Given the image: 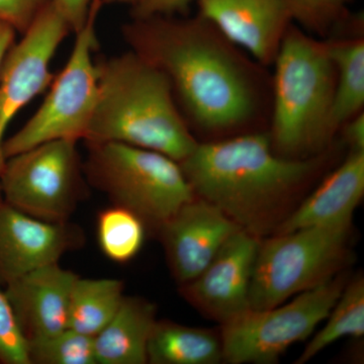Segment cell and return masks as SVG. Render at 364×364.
<instances>
[{
  "mask_svg": "<svg viewBox=\"0 0 364 364\" xmlns=\"http://www.w3.org/2000/svg\"><path fill=\"white\" fill-rule=\"evenodd\" d=\"M131 51L168 77L184 119L208 134L242 132L264 117L272 80L212 23L156 16L123 26Z\"/></svg>",
  "mask_w": 364,
  "mask_h": 364,
  "instance_id": "6da1fadb",
  "label": "cell"
},
{
  "mask_svg": "<svg viewBox=\"0 0 364 364\" xmlns=\"http://www.w3.org/2000/svg\"><path fill=\"white\" fill-rule=\"evenodd\" d=\"M179 164L196 196L261 238L287 218V207L320 168L321 158L280 156L269 134L252 131L198 142Z\"/></svg>",
  "mask_w": 364,
  "mask_h": 364,
  "instance_id": "7a4b0ae2",
  "label": "cell"
},
{
  "mask_svg": "<svg viewBox=\"0 0 364 364\" xmlns=\"http://www.w3.org/2000/svg\"><path fill=\"white\" fill-rule=\"evenodd\" d=\"M98 93L86 143H123L181 162L198 141L158 67L130 51L97 62Z\"/></svg>",
  "mask_w": 364,
  "mask_h": 364,
  "instance_id": "3957f363",
  "label": "cell"
},
{
  "mask_svg": "<svg viewBox=\"0 0 364 364\" xmlns=\"http://www.w3.org/2000/svg\"><path fill=\"white\" fill-rule=\"evenodd\" d=\"M273 65L270 132L280 156L308 158L331 142L336 71L327 40L289 26Z\"/></svg>",
  "mask_w": 364,
  "mask_h": 364,
  "instance_id": "277c9868",
  "label": "cell"
},
{
  "mask_svg": "<svg viewBox=\"0 0 364 364\" xmlns=\"http://www.w3.org/2000/svg\"><path fill=\"white\" fill-rule=\"evenodd\" d=\"M86 144V181L112 205L135 213L146 227L158 232L196 196L181 164L162 153L123 143Z\"/></svg>",
  "mask_w": 364,
  "mask_h": 364,
  "instance_id": "5b68a950",
  "label": "cell"
},
{
  "mask_svg": "<svg viewBox=\"0 0 364 364\" xmlns=\"http://www.w3.org/2000/svg\"><path fill=\"white\" fill-rule=\"evenodd\" d=\"M351 221L301 228L260 241L249 305L265 310L336 277L348 256Z\"/></svg>",
  "mask_w": 364,
  "mask_h": 364,
  "instance_id": "8992f818",
  "label": "cell"
},
{
  "mask_svg": "<svg viewBox=\"0 0 364 364\" xmlns=\"http://www.w3.org/2000/svg\"><path fill=\"white\" fill-rule=\"evenodd\" d=\"M102 0H93L85 25L75 33V44L65 67L53 79L51 90L40 109L4 144L9 158L53 140H85L97 105V64L95 21Z\"/></svg>",
  "mask_w": 364,
  "mask_h": 364,
  "instance_id": "52a82bcc",
  "label": "cell"
},
{
  "mask_svg": "<svg viewBox=\"0 0 364 364\" xmlns=\"http://www.w3.org/2000/svg\"><path fill=\"white\" fill-rule=\"evenodd\" d=\"M346 286L334 277L299 294L287 304L265 310L249 309L222 324L223 361L231 364H272L294 343L310 337L328 315Z\"/></svg>",
  "mask_w": 364,
  "mask_h": 364,
  "instance_id": "ba28073f",
  "label": "cell"
},
{
  "mask_svg": "<svg viewBox=\"0 0 364 364\" xmlns=\"http://www.w3.org/2000/svg\"><path fill=\"white\" fill-rule=\"evenodd\" d=\"M77 141L53 140L6 158L0 171L4 202L43 221L69 222L85 195Z\"/></svg>",
  "mask_w": 364,
  "mask_h": 364,
  "instance_id": "9c48e42d",
  "label": "cell"
},
{
  "mask_svg": "<svg viewBox=\"0 0 364 364\" xmlns=\"http://www.w3.org/2000/svg\"><path fill=\"white\" fill-rule=\"evenodd\" d=\"M71 32L52 1L7 53L0 71V171L6 162L4 144L9 124L23 107L51 85L53 57Z\"/></svg>",
  "mask_w": 364,
  "mask_h": 364,
  "instance_id": "30bf717a",
  "label": "cell"
},
{
  "mask_svg": "<svg viewBox=\"0 0 364 364\" xmlns=\"http://www.w3.org/2000/svg\"><path fill=\"white\" fill-rule=\"evenodd\" d=\"M261 239L239 230L181 294L205 317L224 324L250 309L249 291Z\"/></svg>",
  "mask_w": 364,
  "mask_h": 364,
  "instance_id": "8fae6325",
  "label": "cell"
},
{
  "mask_svg": "<svg viewBox=\"0 0 364 364\" xmlns=\"http://www.w3.org/2000/svg\"><path fill=\"white\" fill-rule=\"evenodd\" d=\"M75 225L43 221L0 202V287L36 268L59 262L62 256L85 243Z\"/></svg>",
  "mask_w": 364,
  "mask_h": 364,
  "instance_id": "7c38bea8",
  "label": "cell"
},
{
  "mask_svg": "<svg viewBox=\"0 0 364 364\" xmlns=\"http://www.w3.org/2000/svg\"><path fill=\"white\" fill-rule=\"evenodd\" d=\"M239 230L221 210L198 196L181 205L158 230L176 282L196 279Z\"/></svg>",
  "mask_w": 364,
  "mask_h": 364,
  "instance_id": "4fadbf2b",
  "label": "cell"
},
{
  "mask_svg": "<svg viewBox=\"0 0 364 364\" xmlns=\"http://www.w3.org/2000/svg\"><path fill=\"white\" fill-rule=\"evenodd\" d=\"M198 14L261 66L274 63L294 23L282 0H196Z\"/></svg>",
  "mask_w": 364,
  "mask_h": 364,
  "instance_id": "5bb4252c",
  "label": "cell"
},
{
  "mask_svg": "<svg viewBox=\"0 0 364 364\" xmlns=\"http://www.w3.org/2000/svg\"><path fill=\"white\" fill-rule=\"evenodd\" d=\"M78 275L51 263L4 287V293L28 344L68 329L69 301Z\"/></svg>",
  "mask_w": 364,
  "mask_h": 364,
  "instance_id": "9a60e30c",
  "label": "cell"
},
{
  "mask_svg": "<svg viewBox=\"0 0 364 364\" xmlns=\"http://www.w3.org/2000/svg\"><path fill=\"white\" fill-rule=\"evenodd\" d=\"M364 193V151H349L348 156L320 186L291 213L274 234L301 228L351 221Z\"/></svg>",
  "mask_w": 364,
  "mask_h": 364,
  "instance_id": "2e32d148",
  "label": "cell"
},
{
  "mask_svg": "<svg viewBox=\"0 0 364 364\" xmlns=\"http://www.w3.org/2000/svg\"><path fill=\"white\" fill-rule=\"evenodd\" d=\"M156 313V306L147 299L124 296L114 318L93 337L97 364L148 363Z\"/></svg>",
  "mask_w": 364,
  "mask_h": 364,
  "instance_id": "e0dca14e",
  "label": "cell"
},
{
  "mask_svg": "<svg viewBox=\"0 0 364 364\" xmlns=\"http://www.w3.org/2000/svg\"><path fill=\"white\" fill-rule=\"evenodd\" d=\"M147 359L152 364L221 363V333L157 320L148 341Z\"/></svg>",
  "mask_w": 364,
  "mask_h": 364,
  "instance_id": "ac0fdd59",
  "label": "cell"
},
{
  "mask_svg": "<svg viewBox=\"0 0 364 364\" xmlns=\"http://www.w3.org/2000/svg\"><path fill=\"white\" fill-rule=\"evenodd\" d=\"M335 71L334 98L330 112V131L333 136L352 117L363 112L364 38L327 40Z\"/></svg>",
  "mask_w": 364,
  "mask_h": 364,
  "instance_id": "d6986e66",
  "label": "cell"
},
{
  "mask_svg": "<svg viewBox=\"0 0 364 364\" xmlns=\"http://www.w3.org/2000/svg\"><path fill=\"white\" fill-rule=\"evenodd\" d=\"M124 287L119 279L77 277L69 301V329L97 336L116 315L124 296Z\"/></svg>",
  "mask_w": 364,
  "mask_h": 364,
  "instance_id": "ffe728a7",
  "label": "cell"
},
{
  "mask_svg": "<svg viewBox=\"0 0 364 364\" xmlns=\"http://www.w3.org/2000/svg\"><path fill=\"white\" fill-rule=\"evenodd\" d=\"M323 329L306 345L296 364L308 363L328 346L344 337L364 335V279L361 275L346 284Z\"/></svg>",
  "mask_w": 364,
  "mask_h": 364,
  "instance_id": "44dd1931",
  "label": "cell"
},
{
  "mask_svg": "<svg viewBox=\"0 0 364 364\" xmlns=\"http://www.w3.org/2000/svg\"><path fill=\"white\" fill-rule=\"evenodd\" d=\"M97 240L100 250L116 263H127L140 252L146 225L135 213L112 205L97 215Z\"/></svg>",
  "mask_w": 364,
  "mask_h": 364,
  "instance_id": "7402d4cb",
  "label": "cell"
},
{
  "mask_svg": "<svg viewBox=\"0 0 364 364\" xmlns=\"http://www.w3.org/2000/svg\"><path fill=\"white\" fill-rule=\"evenodd\" d=\"M28 346L31 364H97L92 337L69 328Z\"/></svg>",
  "mask_w": 364,
  "mask_h": 364,
  "instance_id": "603a6c76",
  "label": "cell"
},
{
  "mask_svg": "<svg viewBox=\"0 0 364 364\" xmlns=\"http://www.w3.org/2000/svg\"><path fill=\"white\" fill-rule=\"evenodd\" d=\"M294 21L312 35L325 37L350 18V0H282Z\"/></svg>",
  "mask_w": 364,
  "mask_h": 364,
  "instance_id": "cb8c5ba5",
  "label": "cell"
},
{
  "mask_svg": "<svg viewBox=\"0 0 364 364\" xmlns=\"http://www.w3.org/2000/svg\"><path fill=\"white\" fill-rule=\"evenodd\" d=\"M0 363L31 364L23 338L6 293L0 289Z\"/></svg>",
  "mask_w": 364,
  "mask_h": 364,
  "instance_id": "d4e9b609",
  "label": "cell"
},
{
  "mask_svg": "<svg viewBox=\"0 0 364 364\" xmlns=\"http://www.w3.org/2000/svg\"><path fill=\"white\" fill-rule=\"evenodd\" d=\"M52 0H0V20L23 35Z\"/></svg>",
  "mask_w": 364,
  "mask_h": 364,
  "instance_id": "484cf974",
  "label": "cell"
},
{
  "mask_svg": "<svg viewBox=\"0 0 364 364\" xmlns=\"http://www.w3.org/2000/svg\"><path fill=\"white\" fill-rule=\"evenodd\" d=\"M195 1L196 0H139L132 6V18L184 14Z\"/></svg>",
  "mask_w": 364,
  "mask_h": 364,
  "instance_id": "4316f807",
  "label": "cell"
},
{
  "mask_svg": "<svg viewBox=\"0 0 364 364\" xmlns=\"http://www.w3.org/2000/svg\"><path fill=\"white\" fill-rule=\"evenodd\" d=\"M73 33L85 25L93 0H52Z\"/></svg>",
  "mask_w": 364,
  "mask_h": 364,
  "instance_id": "83f0119b",
  "label": "cell"
},
{
  "mask_svg": "<svg viewBox=\"0 0 364 364\" xmlns=\"http://www.w3.org/2000/svg\"><path fill=\"white\" fill-rule=\"evenodd\" d=\"M340 130H342L344 142L348 146L349 151H364L363 112L352 117L343 124Z\"/></svg>",
  "mask_w": 364,
  "mask_h": 364,
  "instance_id": "f1b7e54d",
  "label": "cell"
},
{
  "mask_svg": "<svg viewBox=\"0 0 364 364\" xmlns=\"http://www.w3.org/2000/svg\"><path fill=\"white\" fill-rule=\"evenodd\" d=\"M16 31L6 21L0 20V71L7 53L16 43Z\"/></svg>",
  "mask_w": 364,
  "mask_h": 364,
  "instance_id": "f546056e",
  "label": "cell"
},
{
  "mask_svg": "<svg viewBox=\"0 0 364 364\" xmlns=\"http://www.w3.org/2000/svg\"><path fill=\"white\" fill-rule=\"evenodd\" d=\"M138 1L139 0H102L104 4H131L132 6Z\"/></svg>",
  "mask_w": 364,
  "mask_h": 364,
  "instance_id": "4dcf8cb0",
  "label": "cell"
},
{
  "mask_svg": "<svg viewBox=\"0 0 364 364\" xmlns=\"http://www.w3.org/2000/svg\"><path fill=\"white\" fill-rule=\"evenodd\" d=\"M2 200H4V198H2L1 186H0V202H2Z\"/></svg>",
  "mask_w": 364,
  "mask_h": 364,
  "instance_id": "1f68e13d",
  "label": "cell"
}]
</instances>
